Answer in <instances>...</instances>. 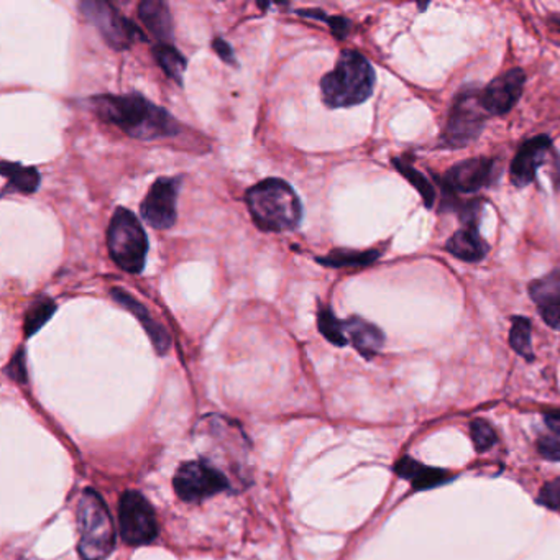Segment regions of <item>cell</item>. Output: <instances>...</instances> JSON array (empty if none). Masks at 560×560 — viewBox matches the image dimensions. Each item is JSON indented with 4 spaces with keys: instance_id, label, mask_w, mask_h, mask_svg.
I'll use <instances>...</instances> for the list:
<instances>
[{
    "instance_id": "8",
    "label": "cell",
    "mask_w": 560,
    "mask_h": 560,
    "mask_svg": "<svg viewBox=\"0 0 560 560\" xmlns=\"http://www.w3.org/2000/svg\"><path fill=\"white\" fill-rule=\"evenodd\" d=\"M90 24L96 25L104 40L114 49L131 48L135 41L146 40L145 33L117 10L112 4L86 0L79 5Z\"/></svg>"
},
{
    "instance_id": "12",
    "label": "cell",
    "mask_w": 560,
    "mask_h": 560,
    "mask_svg": "<svg viewBox=\"0 0 560 560\" xmlns=\"http://www.w3.org/2000/svg\"><path fill=\"white\" fill-rule=\"evenodd\" d=\"M526 76L523 69L514 68L512 71L496 78L480 92L481 106L490 115H503L510 112L520 100Z\"/></svg>"
},
{
    "instance_id": "25",
    "label": "cell",
    "mask_w": 560,
    "mask_h": 560,
    "mask_svg": "<svg viewBox=\"0 0 560 560\" xmlns=\"http://www.w3.org/2000/svg\"><path fill=\"white\" fill-rule=\"evenodd\" d=\"M317 325H319V331L324 335L327 341L337 345V347H345L349 341L345 337L343 333V324H342L341 319H337L333 311L327 306H322L317 312Z\"/></svg>"
},
{
    "instance_id": "19",
    "label": "cell",
    "mask_w": 560,
    "mask_h": 560,
    "mask_svg": "<svg viewBox=\"0 0 560 560\" xmlns=\"http://www.w3.org/2000/svg\"><path fill=\"white\" fill-rule=\"evenodd\" d=\"M395 471L401 479L407 480L415 490L438 487L450 480L446 471L432 469V467H424L409 457H403L401 460H398L395 465Z\"/></svg>"
},
{
    "instance_id": "24",
    "label": "cell",
    "mask_w": 560,
    "mask_h": 560,
    "mask_svg": "<svg viewBox=\"0 0 560 560\" xmlns=\"http://www.w3.org/2000/svg\"><path fill=\"white\" fill-rule=\"evenodd\" d=\"M510 345L518 355L526 358L528 362L534 360V352H533V345H531V322L526 317H512Z\"/></svg>"
},
{
    "instance_id": "15",
    "label": "cell",
    "mask_w": 560,
    "mask_h": 560,
    "mask_svg": "<svg viewBox=\"0 0 560 560\" xmlns=\"http://www.w3.org/2000/svg\"><path fill=\"white\" fill-rule=\"evenodd\" d=\"M111 296H112V300H114L117 304H121L122 308L127 309L129 312H132L133 316L139 319L140 324L143 325V329H145L146 333H148L150 341L153 343L154 350H156L160 355H164V354L168 352V349H170V333L164 331V327H163L162 324H158V322L154 321L152 314L148 312V309H146L139 300H135L132 294L122 290V288H112Z\"/></svg>"
},
{
    "instance_id": "28",
    "label": "cell",
    "mask_w": 560,
    "mask_h": 560,
    "mask_svg": "<svg viewBox=\"0 0 560 560\" xmlns=\"http://www.w3.org/2000/svg\"><path fill=\"white\" fill-rule=\"evenodd\" d=\"M298 14H300L301 16L316 18V20H322L325 24L331 25L333 35H335L337 38H345V35L349 33L350 24L345 18H342V16H327L324 12H321V10H300Z\"/></svg>"
},
{
    "instance_id": "21",
    "label": "cell",
    "mask_w": 560,
    "mask_h": 560,
    "mask_svg": "<svg viewBox=\"0 0 560 560\" xmlns=\"http://www.w3.org/2000/svg\"><path fill=\"white\" fill-rule=\"evenodd\" d=\"M380 257V252L376 250H366V252H358V250H333V252L319 257L317 261L324 267L331 269H347V267H366L372 265L376 259Z\"/></svg>"
},
{
    "instance_id": "18",
    "label": "cell",
    "mask_w": 560,
    "mask_h": 560,
    "mask_svg": "<svg viewBox=\"0 0 560 560\" xmlns=\"http://www.w3.org/2000/svg\"><path fill=\"white\" fill-rule=\"evenodd\" d=\"M446 250L459 260L473 263L487 257L488 245L477 232V226H463L447 240Z\"/></svg>"
},
{
    "instance_id": "20",
    "label": "cell",
    "mask_w": 560,
    "mask_h": 560,
    "mask_svg": "<svg viewBox=\"0 0 560 560\" xmlns=\"http://www.w3.org/2000/svg\"><path fill=\"white\" fill-rule=\"evenodd\" d=\"M2 174L7 179V187L20 195H33L40 186V173L32 166H22L18 163L2 162Z\"/></svg>"
},
{
    "instance_id": "27",
    "label": "cell",
    "mask_w": 560,
    "mask_h": 560,
    "mask_svg": "<svg viewBox=\"0 0 560 560\" xmlns=\"http://www.w3.org/2000/svg\"><path fill=\"white\" fill-rule=\"evenodd\" d=\"M471 440H473V446L479 450V452H485L488 449L495 446L498 436H496L495 429L483 419H475L470 424Z\"/></svg>"
},
{
    "instance_id": "7",
    "label": "cell",
    "mask_w": 560,
    "mask_h": 560,
    "mask_svg": "<svg viewBox=\"0 0 560 560\" xmlns=\"http://www.w3.org/2000/svg\"><path fill=\"white\" fill-rule=\"evenodd\" d=\"M119 531L125 544L139 547L158 537L153 506L139 491H125L119 502Z\"/></svg>"
},
{
    "instance_id": "1",
    "label": "cell",
    "mask_w": 560,
    "mask_h": 560,
    "mask_svg": "<svg viewBox=\"0 0 560 560\" xmlns=\"http://www.w3.org/2000/svg\"><path fill=\"white\" fill-rule=\"evenodd\" d=\"M90 104L104 122L112 123L133 139H164L179 132V123L168 111L140 94L98 96L90 99Z\"/></svg>"
},
{
    "instance_id": "26",
    "label": "cell",
    "mask_w": 560,
    "mask_h": 560,
    "mask_svg": "<svg viewBox=\"0 0 560 560\" xmlns=\"http://www.w3.org/2000/svg\"><path fill=\"white\" fill-rule=\"evenodd\" d=\"M393 164H395V166L398 168L399 173L417 189V193H419L422 199H424V206H426V207H432V206H434V201H436V191H434V187H432V185L428 181V178L422 174L421 171L416 170L415 166L407 164V163L405 162V160H401V158H395V160H393Z\"/></svg>"
},
{
    "instance_id": "6",
    "label": "cell",
    "mask_w": 560,
    "mask_h": 560,
    "mask_svg": "<svg viewBox=\"0 0 560 560\" xmlns=\"http://www.w3.org/2000/svg\"><path fill=\"white\" fill-rule=\"evenodd\" d=\"M174 491L186 503H199L206 498L230 490L227 477L211 462L199 459L179 465L173 480Z\"/></svg>"
},
{
    "instance_id": "23",
    "label": "cell",
    "mask_w": 560,
    "mask_h": 560,
    "mask_svg": "<svg viewBox=\"0 0 560 560\" xmlns=\"http://www.w3.org/2000/svg\"><path fill=\"white\" fill-rule=\"evenodd\" d=\"M57 311V304L48 298H40L35 301L25 312L24 333L25 337H32L40 331L43 325L48 322Z\"/></svg>"
},
{
    "instance_id": "2",
    "label": "cell",
    "mask_w": 560,
    "mask_h": 560,
    "mask_svg": "<svg viewBox=\"0 0 560 560\" xmlns=\"http://www.w3.org/2000/svg\"><path fill=\"white\" fill-rule=\"evenodd\" d=\"M245 199L253 222L263 232L291 230L302 217L300 197L283 179H263L247 191Z\"/></svg>"
},
{
    "instance_id": "32",
    "label": "cell",
    "mask_w": 560,
    "mask_h": 560,
    "mask_svg": "<svg viewBox=\"0 0 560 560\" xmlns=\"http://www.w3.org/2000/svg\"><path fill=\"white\" fill-rule=\"evenodd\" d=\"M212 48L219 55L220 59H224L226 63L236 65V58H234V49L228 45L227 41L222 38H216L212 41Z\"/></svg>"
},
{
    "instance_id": "33",
    "label": "cell",
    "mask_w": 560,
    "mask_h": 560,
    "mask_svg": "<svg viewBox=\"0 0 560 560\" xmlns=\"http://www.w3.org/2000/svg\"><path fill=\"white\" fill-rule=\"evenodd\" d=\"M544 421L549 429L555 432L557 436H560V411H551V413H545Z\"/></svg>"
},
{
    "instance_id": "9",
    "label": "cell",
    "mask_w": 560,
    "mask_h": 560,
    "mask_svg": "<svg viewBox=\"0 0 560 560\" xmlns=\"http://www.w3.org/2000/svg\"><path fill=\"white\" fill-rule=\"evenodd\" d=\"M487 115L480 100V92L462 90L452 104L442 140L447 145L457 148L470 143L479 137Z\"/></svg>"
},
{
    "instance_id": "13",
    "label": "cell",
    "mask_w": 560,
    "mask_h": 560,
    "mask_svg": "<svg viewBox=\"0 0 560 560\" xmlns=\"http://www.w3.org/2000/svg\"><path fill=\"white\" fill-rule=\"evenodd\" d=\"M549 153H553V142L547 135L524 142L512 163L510 178L512 185L516 187L531 185L536 178L537 170L547 162Z\"/></svg>"
},
{
    "instance_id": "22",
    "label": "cell",
    "mask_w": 560,
    "mask_h": 560,
    "mask_svg": "<svg viewBox=\"0 0 560 560\" xmlns=\"http://www.w3.org/2000/svg\"><path fill=\"white\" fill-rule=\"evenodd\" d=\"M153 55L154 59L158 61V65L162 66L164 74L181 86L183 78H185V71H186V58L183 57L173 45L154 47Z\"/></svg>"
},
{
    "instance_id": "16",
    "label": "cell",
    "mask_w": 560,
    "mask_h": 560,
    "mask_svg": "<svg viewBox=\"0 0 560 560\" xmlns=\"http://www.w3.org/2000/svg\"><path fill=\"white\" fill-rule=\"evenodd\" d=\"M342 324H343V333H345L347 341L354 343V347L358 350L360 355L372 358L382 349L385 335L376 325L370 324L365 319L357 316L342 321Z\"/></svg>"
},
{
    "instance_id": "5",
    "label": "cell",
    "mask_w": 560,
    "mask_h": 560,
    "mask_svg": "<svg viewBox=\"0 0 560 560\" xmlns=\"http://www.w3.org/2000/svg\"><path fill=\"white\" fill-rule=\"evenodd\" d=\"M107 247L119 269L139 275L145 269L148 237L139 219L125 207H117L107 227Z\"/></svg>"
},
{
    "instance_id": "11",
    "label": "cell",
    "mask_w": 560,
    "mask_h": 560,
    "mask_svg": "<svg viewBox=\"0 0 560 560\" xmlns=\"http://www.w3.org/2000/svg\"><path fill=\"white\" fill-rule=\"evenodd\" d=\"M181 178H158L154 181L143 203L140 206L142 217L153 228H170L178 217V203Z\"/></svg>"
},
{
    "instance_id": "14",
    "label": "cell",
    "mask_w": 560,
    "mask_h": 560,
    "mask_svg": "<svg viewBox=\"0 0 560 560\" xmlns=\"http://www.w3.org/2000/svg\"><path fill=\"white\" fill-rule=\"evenodd\" d=\"M529 296L545 324L560 329V269L529 284Z\"/></svg>"
},
{
    "instance_id": "29",
    "label": "cell",
    "mask_w": 560,
    "mask_h": 560,
    "mask_svg": "<svg viewBox=\"0 0 560 560\" xmlns=\"http://www.w3.org/2000/svg\"><path fill=\"white\" fill-rule=\"evenodd\" d=\"M539 503L553 512H560V479L547 481L544 487L541 488Z\"/></svg>"
},
{
    "instance_id": "3",
    "label": "cell",
    "mask_w": 560,
    "mask_h": 560,
    "mask_svg": "<svg viewBox=\"0 0 560 560\" xmlns=\"http://www.w3.org/2000/svg\"><path fill=\"white\" fill-rule=\"evenodd\" d=\"M375 71L364 55L345 49L331 73L321 81L322 100L331 109L358 106L372 96Z\"/></svg>"
},
{
    "instance_id": "30",
    "label": "cell",
    "mask_w": 560,
    "mask_h": 560,
    "mask_svg": "<svg viewBox=\"0 0 560 560\" xmlns=\"http://www.w3.org/2000/svg\"><path fill=\"white\" fill-rule=\"evenodd\" d=\"M537 450L545 460L560 462V438H541L537 440Z\"/></svg>"
},
{
    "instance_id": "17",
    "label": "cell",
    "mask_w": 560,
    "mask_h": 560,
    "mask_svg": "<svg viewBox=\"0 0 560 560\" xmlns=\"http://www.w3.org/2000/svg\"><path fill=\"white\" fill-rule=\"evenodd\" d=\"M140 20L146 30L153 35L158 45H171L173 41V18L168 5L160 0H145L139 5Z\"/></svg>"
},
{
    "instance_id": "10",
    "label": "cell",
    "mask_w": 560,
    "mask_h": 560,
    "mask_svg": "<svg viewBox=\"0 0 560 560\" xmlns=\"http://www.w3.org/2000/svg\"><path fill=\"white\" fill-rule=\"evenodd\" d=\"M500 176L498 162L493 158H471L457 163L442 176V186L450 195L477 193L495 183Z\"/></svg>"
},
{
    "instance_id": "4",
    "label": "cell",
    "mask_w": 560,
    "mask_h": 560,
    "mask_svg": "<svg viewBox=\"0 0 560 560\" xmlns=\"http://www.w3.org/2000/svg\"><path fill=\"white\" fill-rule=\"evenodd\" d=\"M82 560H106L115 547V526L106 502L96 490L86 488L76 508Z\"/></svg>"
},
{
    "instance_id": "31",
    "label": "cell",
    "mask_w": 560,
    "mask_h": 560,
    "mask_svg": "<svg viewBox=\"0 0 560 560\" xmlns=\"http://www.w3.org/2000/svg\"><path fill=\"white\" fill-rule=\"evenodd\" d=\"M5 372H7L8 376H10L12 380H16V382H26L24 350H18V352H16V357L10 360V364H8L7 368H5Z\"/></svg>"
}]
</instances>
